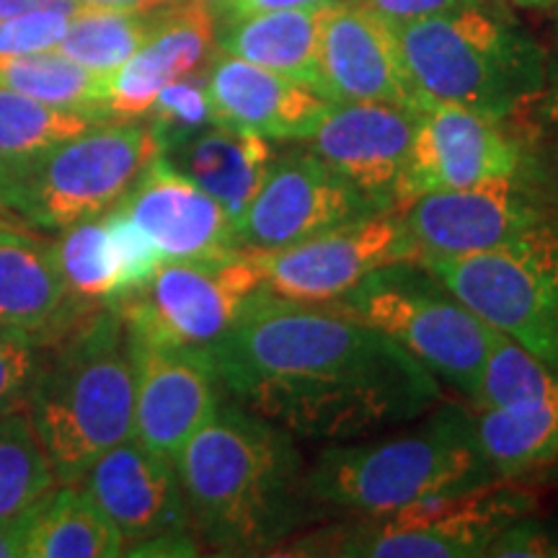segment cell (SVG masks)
Wrapping results in <instances>:
<instances>
[{
  "label": "cell",
  "mask_w": 558,
  "mask_h": 558,
  "mask_svg": "<svg viewBox=\"0 0 558 558\" xmlns=\"http://www.w3.org/2000/svg\"><path fill=\"white\" fill-rule=\"evenodd\" d=\"M207 357L235 403L316 442L380 435L442 403L422 362L333 303L259 290Z\"/></svg>",
  "instance_id": "6da1fadb"
},
{
  "label": "cell",
  "mask_w": 558,
  "mask_h": 558,
  "mask_svg": "<svg viewBox=\"0 0 558 558\" xmlns=\"http://www.w3.org/2000/svg\"><path fill=\"white\" fill-rule=\"evenodd\" d=\"M173 465L194 535L215 554H275L318 518L295 437L235 401H220Z\"/></svg>",
  "instance_id": "7a4b0ae2"
},
{
  "label": "cell",
  "mask_w": 558,
  "mask_h": 558,
  "mask_svg": "<svg viewBox=\"0 0 558 558\" xmlns=\"http://www.w3.org/2000/svg\"><path fill=\"white\" fill-rule=\"evenodd\" d=\"M37 341L24 407L62 486H78L135 429V360L114 303H90Z\"/></svg>",
  "instance_id": "3957f363"
},
{
  "label": "cell",
  "mask_w": 558,
  "mask_h": 558,
  "mask_svg": "<svg viewBox=\"0 0 558 558\" xmlns=\"http://www.w3.org/2000/svg\"><path fill=\"white\" fill-rule=\"evenodd\" d=\"M497 478L471 411L456 403H437L416 427L393 435L333 442L308 469V488L320 507L362 514L396 512Z\"/></svg>",
  "instance_id": "277c9868"
},
{
  "label": "cell",
  "mask_w": 558,
  "mask_h": 558,
  "mask_svg": "<svg viewBox=\"0 0 558 558\" xmlns=\"http://www.w3.org/2000/svg\"><path fill=\"white\" fill-rule=\"evenodd\" d=\"M418 96L507 120L543 90L548 60L501 3L396 26Z\"/></svg>",
  "instance_id": "5b68a950"
},
{
  "label": "cell",
  "mask_w": 558,
  "mask_h": 558,
  "mask_svg": "<svg viewBox=\"0 0 558 558\" xmlns=\"http://www.w3.org/2000/svg\"><path fill=\"white\" fill-rule=\"evenodd\" d=\"M158 156L148 122H99L0 181V205L21 226L65 230L120 205Z\"/></svg>",
  "instance_id": "8992f818"
},
{
  "label": "cell",
  "mask_w": 558,
  "mask_h": 558,
  "mask_svg": "<svg viewBox=\"0 0 558 558\" xmlns=\"http://www.w3.org/2000/svg\"><path fill=\"white\" fill-rule=\"evenodd\" d=\"M333 305L393 339L439 383L476 399L494 329L418 259L375 269Z\"/></svg>",
  "instance_id": "52a82bcc"
},
{
  "label": "cell",
  "mask_w": 558,
  "mask_h": 558,
  "mask_svg": "<svg viewBox=\"0 0 558 558\" xmlns=\"http://www.w3.org/2000/svg\"><path fill=\"white\" fill-rule=\"evenodd\" d=\"M533 509V497L512 481L497 478L465 492L445 494L396 509L367 514L347 527L288 541V556L339 558H471L486 556L499 530Z\"/></svg>",
  "instance_id": "ba28073f"
},
{
  "label": "cell",
  "mask_w": 558,
  "mask_h": 558,
  "mask_svg": "<svg viewBox=\"0 0 558 558\" xmlns=\"http://www.w3.org/2000/svg\"><path fill=\"white\" fill-rule=\"evenodd\" d=\"M492 329L558 369V228L463 256H416Z\"/></svg>",
  "instance_id": "9c48e42d"
},
{
  "label": "cell",
  "mask_w": 558,
  "mask_h": 558,
  "mask_svg": "<svg viewBox=\"0 0 558 558\" xmlns=\"http://www.w3.org/2000/svg\"><path fill=\"white\" fill-rule=\"evenodd\" d=\"M262 290L254 248L222 259L166 262L148 284L114 300L132 344L207 352Z\"/></svg>",
  "instance_id": "30bf717a"
},
{
  "label": "cell",
  "mask_w": 558,
  "mask_h": 558,
  "mask_svg": "<svg viewBox=\"0 0 558 558\" xmlns=\"http://www.w3.org/2000/svg\"><path fill=\"white\" fill-rule=\"evenodd\" d=\"M104 518L120 530L130 556H197L177 465L124 439L104 452L78 484Z\"/></svg>",
  "instance_id": "8fae6325"
},
{
  "label": "cell",
  "mask_w": 558,
  "mask_h": 558,
  "mask_svg": "<svg viewBox=\"0 0 558 558\" xmlns=\"http://www.w3.org/2000/svg\"><path fill=\"white\" fill-rule=\"evenodd\" d=\"M256 256L264 292L300 303H333L375 269L416 259L418 251L401 209H388Z\"/></svg>",
  "instance_id": "7c38bea8"
},
{
  "label": "cell",
  "mask_w": 558,
  "mask_h": 558,
  "mask_svg": "<svg viewBox=\"0 0 558 558\" xmlns=\"http://www.w3.org/2000/svg\"><path fill=\"white\" fill-rule=\"evenodd\" d=\"M418 256H463L525 243L558 228L554 209L518 177L432 192L401 207Z\"/></svg>",
  "instance_id": "4fadbf2b"
},
{
  "label": "cell",
  "mask_w": 558,
  "mask_h": 558,
  "mask_svg": "<svg viewBox=\"0 0 558 558\" xmlns=\"http://www.w3.org/2000/svg\"><path fill=\"white\" fill-rule=\"evenodd\" d=\"M416 111V132L396 192L399 209L424 194L469 190L525 171V145L505 120L429 99Z\"/></svg>",
  "instance_id": "5bb4252c"
},
{
  "label": "cell",
  "mask_w": 558,
  "mask_h": 558,
  "mask_svg": "<svg viewBox=\"0 0 558 558\" xmlns=\"http://www.w3.org/2000/svg\"><path fill=\"white\" fill-rule=\"evenodd\" d=\"M388 209L313 150H292L271 160L259 192L235 226V239L243 248H282Z\"/></svg>",
  "instance_id": "9a60e30c"
},
{
  "label": "cell",
  "mask_w": 558,
  "mask_h": 558,
  "mask_svg": "<svg viewBox=\"0 0 558 558\" xmlns=\"http://www.w3.org/2000/svg\"><path fill=\"white\" fill-rule=\"evenodd\" d=\"M132 344V341H130ZM135 429L132 437L166 460H177L218 411L220 380L207 352L132 344Z\"/></svg>",
  "instance_id": "2e32d148"
},
{
  "label": "cell",
  "mask_w": 558,
  "mask_h": 558,
  "mask_svg": "<svg viewBox=\"0 0 558 558\" xmlns=\"http://www.w3.org/2000/svg\"><path fill=\"white\" fill-rule=\"evenodd\" d=\"M416 117V109L399 104L331 101L305 145L367 197L399 209L396 192L407 169Z\"/></svg>",
  "instance_id": "e0dca14e"
},
{
  "label": "cell",
  "mask_w": 558,
  "mask_h": 558,
  "mask_svg": "<svg viewBox=\"0 0 558 558\" xmlns=\"http://www.w3.org/2000/svg\"><path fill=\"white\" fill-rule=\"evenodd\" d=\"M320 83L329 101H386L409 109L422 104L396 26L354 0L326 9Z\"/></svg>",
  "instance_id": "ac0fdd59"
},
{
  "label": "cell",
  "mask_w": 558,
  "mask_h": 558,
  "mask_svg": "<svg viewBox=\"0 0 558 558\" xmlns=\"http://www.w3.org/2000/svg\"><path fill=\"white\" fill-rule=\"evenodd\" d=\"M166 262H209L239 251L235 222L218 199L158 156L120 205Z\"/></svg>",
  "instance_id": "d6986e66"
},
{
  "label": "cell",
  "mask_w": 558,
  "mask_h": 558,
  "mask_svg": "<svg viewBox=\"0 0 558 558\" xmlns=\"http://www.w3.org/2000/svg\"><path fill=\"white\" fill-rule=\"evenodd\" d=\"M205 86L215 124L282 143H305L331 107L316 88L226 52L209 60Z\"/></svg>",
  "instance_id": "ffe728a7"
},
{
  "label": "cell",
  "mask_w": 558,
  "mask_h": 558,
  "mask_svg": "<svg viewBox=\"0 0 558 558\" xmlns=\"http://www.w3.org/2000/svg\"><path fill=\"white\" fill-rule=\"evenodd\" d=\"M218 47V13L209 3H166L156 32L109 75L111 120H140L169 83L199 73Z\"/></svg>",
  "instance_id": "44dd1931"
},
{
  "label": "cell",
  "mask_w": 558,
  "mask_h": 558,
  "mask_svg": "<svg viewBox=\"0 0 558 558\" xmlns=\"http://www.w3.org/2000/svg\"><path fill=\"white\" fill-rule=\"evenodd\" d=\"M60 275L54 243L26 233L21 226L0 228V326L32 333L34 339L58 329L62 320L86 308Z\"/></svg>",
  "instance_id": "7402d4cb"
},
{
  "label": "cell",
  "mask_w": 558,
  "mask_h": 558,
  "mask_svg": "<svg viewBox=\"0 0 558 558\" xmlns=\"http://www.w3.org/2000/svg\"><path fill=\"white\" fill-rule=\"evenodd\" d=\"M160 156L209 197L218 199L239 226L267 177L275 150L267 137L254 132L209 124Z\"/></svg>",
  "instance_id": "603a6c76"
},
{
  "label": "cell",
  "mask_w": 558,
  "mask_h": 558,
  "mask_svg": "<svg viewBox=\"0 0 558 558\" xmlns=\"http://www.w3.org/2000/svg\"><path fill=\"white\" fill-rule=\"evenodd\" d=\"M326 9H279L222 19L218 50L295 78L324 94L320 32Z\"/></svg>",
  "instance_id": "cb8c5ba5"
},
{
  "label": "cell",
  "mask_w": 558,
  "mask_h": 558,
  "mask_svg": "<svg viewBox=\"0 0 558 558\" xmlns=\"http://www.w3.org/2000/svg\"><path fill=\"white\" fill-rule=\"evenodd\" d=\"M26 558H114L124 541L81 486H58L26 525Z\"/></svg>",
  "instance_id": "d4e9b609"
},
{
  "label": "cell",
  "mask_w": 558,
  "mask_h": 558,
  "mask_svg": "<svg viewBox=\"0 0 558 558\" xmlns=\"http://www.w3.org/2000/svg\"><path fill=\"white\" fill-rule=\"evenodd\" d=\"M473 427L494 473L518 481L558 465V407L507 411L476 407Z\"/></svg>",
  "instance_id": "484cf974"
},
{
  "label": "cell",
  "mask_w": 558,
  "mask_h": 558,
  "mask_svg": "<svg viewBox=\"0 0 558 558\" xmlns=\"http://www.w3.org/2000/svg\"><path fill=\"white\" fill-rule=\"evenodd\" d=\"M58 486L52 460L24 403L0 411V522L29 525Z\"/></svg>",
  "instance_id": "4316f807"
},
{
  "label": "cell",
  "mask_w": 558,
  "mask_h": 558,
  "mask_svg": "<svg viewBox=\"0 0 558 558\" xmlns=\"http://www.w3.org/2000/svg\"><path fill=\"white\" fill-rule=\"evenodd\" d=\"M0 88L16 90L50 107L88 111L111 120L109 75L78 65L60 50L0 54Z\"/></svg>",
  "instance_id": "83f0119b"
},
{
  "label": "cell",
  "mask_w": 558,
  "mask_h": 558,
  "mask_svg": "<svg viewBox=\"0 0 558 558\" xmlns=\"http://www.w3.org/2000/svg\"><path fill=\"white\" fill-rule=\"evenodd\" d=\"M99 122L107 120L0 88V181Z\"/></svg>",
  "instance_id": "f1b7e54d"
},
{
  "label": "cell",
  "mask_w": 558,
  "mask_h": 558,
  "mask_svg": "<svg viewBox=\"0 0 558 558\" xmlns=\"http://www.w3.org/2000/svg\"><path fill=\"white\" fill-rule=\"evenodd\" d=\"M163 9L166 3L132 11L81 9L54 50L94 73L111 75L150 39Z\"/></svg>",
  "instance_id": "f546056e"
},
{
  "label": "cell",
  "mask_w": 558,
  "mask_h": 558,
  "mask_svg": "<svg viewBox=\"0 0 558 558\" xmlns=\"http://www.w3.org/2000/svg\"><path fill=\"white\" fill-rule=\"evenodd\" d=\"M471 403L507 411L558 407V369L494 329L476 399Z\"/></svg>",
  "instance_id": "4dcf8cb0"
},
{
  "label": "cell",
  "mask_w": 558,
  "mask_h": 558,
  "mask_svg": "<svg viewBox=\"0 0 558 558\" xmlns=\"http://www.w3.org/2000/svg\"><path fill=\"white\" fill-rule=\"evenodd\" d=\"M60 233L54 254L70 295L86 303H114L122 298L120 264L104 215L75 222Z\"/></svg>",
  "instance_id": "1f68e13d"
},
{
  "label": "cell",
  "mask_w": 558,
  "mask_h": 558,
  "mask_svg": "<svg viewBox=\"0 0 558 558\" xmlns=\"http://www.w3.org/2000/svg\"><path fill=\"white\" fill-rule=\"evenodd\" d=\"M207 70V68H205ZM205 70L186 75L166 86L148 109L150 130L156 132L160 153L171 150L173 145L184 143L186 137L197 135L199 130L215 124L213 104H209L207 86H205Z\"/></svg>",
  "instance_id": "d6a6232c"
},
{
  "label": "cell",
  "mask_w": 558,
  "mask_h": 558,
  "mask_svg": "<svg viewBox=\"0 0 558 558\" xmlns=\"http://www.w3.org/2000/svg\"><path fill=\"white\" fill-rule=\"evenodd\" d=\"M104 222H107L117 264H120L122 295H128V292L148 284L153 275L160 269L163 259H160L158 248L153 246V241L140 230L137 222L132 220L130 215H124L120 207H111L109 213L104 215Z\"/></svg>",
  "instance_id": "836d02e7"
},
{
  "label": "cell",
  "mask_w": 558,
  "mask_h": 558,
  "mask_svg": "<svg viewBox=\"0 0 558 558\" xmlns=\"http://www.w3.org/2000/svg\"><path fill=\"white\" fill-rule=\"evenodd\" d=\"M68 11H29L21 16L0 21V54H29L54 50L65 37L70 19Z\"/></svg>",
  "instance_id": "e575fe53"
},
{
  "label": "cell",
  "mask_w": 558,
  "mask_h": 558,
  "mask_svg": "<svg viewBox=\"0 0 558 558\" xmlns=\"http://www.w3.org/2000/svg\"><path fill=\"white\" fill-rule=\"evenodd\" d=\"M37 367V341L32 333L0 326V411L21 407Z\"/></svg>",
  "instance_id": "d590c367"
},
{
  "label": "cell",
  "mask_w": 558,
  "mask_h": 558,
  "mask_svg": "<svg viewBox=\"0 0 558 558\" xmlns=\"http://www.w3.org/2000/svg\"><path fill=\"white\" fill-rule=\"evenodd\" d=\"M486 556H501V558H538V556H558V538L550 530L541 527L538 522L518 518L509 522L505 530H499L497 538L488 543Z\"/></svg>",
  "instance_id": "8d00e7d4"
},
{
  "label": "cell",
  "mask_w": 558,
  "mask_h": 558,
  "mask_svg": "<svg viewBox=\"0 0 558 558\" xmlns=\"http://www.w3.org/2000/svg\"><path fill=\"white\" fill-rule=\"evenodd\" d=\"M354 3L378 13V16L386 19L388 24L401 26L409 24V21L442 16V13L471 9V5L501 3V0H354Z\"/></svg>",
  "instance_id": "74e56055"
},
{
  "label": "cell",
  "mask_w": 558,
  "mask_h": 558,
  "mask_svg": "<svg viewBox=\"0 0 558 558\" xmlns=\"http://www.w3.org/2000/svg\"><path fill=\"white\" fill-rule=\"evenodd\" d=\"M339 3H347V0H218L213 9L220 19H235L246 16V13L279 9H331Z\"/></svg>",
  "instance_id": "f35d334b"
},
{
  "label": "cell",
  "mask_w": 558,
  "mask_h": 558,
  "mask_svg": "<svg viewBox=\"0 0 558 558\" xmlns=\"http://www.w3.org/2000/svg\"><path fill=\"white\" fill-rule=\"evenodd\" d=\"M83 5L75 0H0V21L21 16L29 11H68L78 13Z\"/></svg>",
  "instance_id": "ab89813d"
},
{
  "label": "cell",
  "mask_w": 558,
  "mask_h": 558,
  "mask_svg": "<svg viewBox=\"0 0 558 558\" xmlns=\"http://www.w3.org/2000/svg\"><path fill=\"white\" fill-rule=\"evenodd\" d=\"M535 109H538L541 120H546L550 128L558 130V60L550 62L546 83H543V90L535 96Z\"/></svg>",
  "instance_id": "60d3db41"
},
{
  "label": "cell",
  "mask_w": 558,
  "mask_h": 558,
  "mask_svg": "<svg viewBox=\"0 0 558 558\" xmlns=\"http://www.w3.org/2000/svg\"><path fill=\"white\" fill-rule=\"evenodd\" d=\"M24 541H26V525L0 522V558L24 556Z\"/></svg>",
  "instance_id": "b9f144b4"
},
{
  "label": "cell",
  "mask_w": 558,
  "mask_h": 558,
  "mask_svg": "<svg viewBox=\"0 0 558 558\" xmlns=\"http://www.w3.org/2000/svg\"><path fill=\"white\" fill-rule=\"evenodd\" d=\"M83 9H111V11H132L150 9V5L163 3V0H75Z\"/></svg>",
  "instance_id": "7bdbcfd3"
},
{
  "label": "cell",
  "mask_w": 558,
  "mask_h": 558,
  "mask_svg": "<svg viewBox=\"0 0 558 558\" xmlns=\"http://www.w3.org/2000/svg\"><path fill=\"white\" fill-rule=\"evenodd\" d=\"M501 3L514 5V9H525V11H550L556 9L558 0H501Z\"/></svg>",
  "instance_id": "ee69618b"
},
{
  "label": "cell",
  "mask_w": 558,
  "mask_h": 558,
  "mask_svg": "<svg viewBox=\"0 0 558 558\" xmlns=\"http://www.w3.org/2000/svg\"><path fill=\"white\" fill-rule=\"evenodd\" d=\"M3 226H21V222L13 220V215L9 213V209L0 205V228H3Z\"/></svg>",
  "instance_id": "f6af8a7d"
},
{
  "label": "cell",
  "mask_w": 558,
  "mask_h": 558,
  "mask_svg": "<svg viewBox=\"0 0 558 558\" xmlns=\"http://www.w3.org/2000/svg\"><path fill=\"white\" fill-rule=\"evenodd\" d=\"M163 3H209V5H215L218 0H163Z\"/></svg>",
  "instance_id": "bcb514c9"
},
{
  "label": "cell",
  "mask_w": 558,
  "mask_h": 558,
  "mask_svg": "<svg viewBox=\"0 0 558 558\" xmlns=\"http://www.w3.org/2000/svg\"><path fill=\"white\" fill-rule=\"evenodd\" d=\"M556 26H558V5H556Z\"/></svg>",
  "instance_id": "7dc6e473"
}]
</instances>
